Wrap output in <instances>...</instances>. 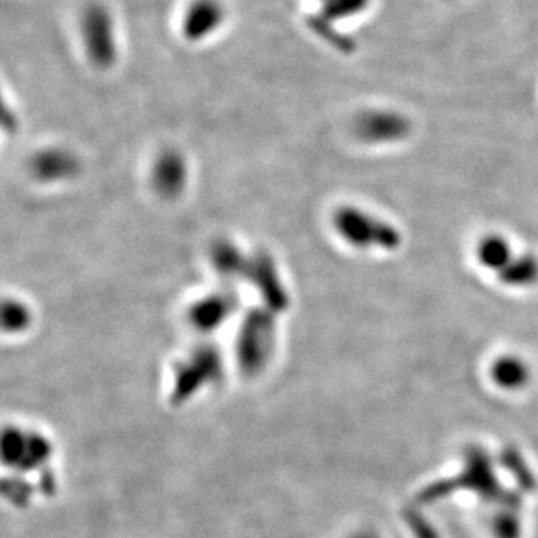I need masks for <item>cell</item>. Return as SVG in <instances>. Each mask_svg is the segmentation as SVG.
Returning <instances> with one entry per match:
<instances>
[{"label": "cell", "instance_id": "cell-14", "mask_svg": "<svg viewBox=\"0 0 538 538\" xmlns=\"http://www.w3.org/2000/svg\"><path fill=\"white\" fill-rule=\"evenodd\" d=\"M366 2L368 0H330L326 6L321 7V16L331 21L343 20L364 9Z\"/></svg>", "mask_w": 538, "mask_h": 538}, {"label": "cell", "instance_id": "cell-13", "mask_svg": "<svg viewBox=\"0 0 538 538\" xmlns=\"http://www.w3.org/2000/svg\"><path fill=\"white\" fill-rule=\"evenodd\" d=\"M34 323V314L20 298H6L2 303V330L4 335H25Z\"/></svg>", "mask_w": 538, "mask_h": 538}, {"label": "cell", "instance_id": "cell-6", "mask_svg": "<svg viewBox=\"0 0 538 538\" xmlns=\"http://www.w3.org/2000/svg\"><path fill=\"white\" fill-rule=\"evenodd\" d=\"M241 300L236 286L223 284L218 290L209 291L190 303L187 309V323L201 340L220 330L236 316Z\"/></svg>", "mask_w": 538, "mask_h": 538}, {"label": "cell", "instance_id": "cell-4", "mask_svg": "<svg viewBox=\"0 0 538 538\" xmlns=\"http://www.w3.org/2000/svg\"><path fill=\"white\" fill-rule=\"evenodd\" d=\"M331 223L343 243L349 244L352 248L391 249L399 243V236L389 223L378 220L370 213L354 206L337 209L333 213Z\"/></svg>", "mask_w": 538, "mask_h": 538}, {"label": "cell", "instance_id": "cell-7", "mask_svg": "<svg viewBox=\"0 0 538 538\" xmlns=\"http://www.w3.org/2000/svg\"><path fill=\"white\" fill-rule=\"evenodd\" d=\"M255 288L256 293L265 309L272 310L276 314H283L290 307V295L284 286L281 272L277 269L274 256L269 251L258 249L251 253V267H249L248 281Z\"/></svg>", "mask_w": 538, "mask_h": 538}, {"label": "cell", "instance_id": "cell-11", "mask_svg": "<svg viewBox=\"0 0 538 538\" xmlns=\"http://www.w3.org/2000/svg\"><path fill=\"white\" fill-rule=\"evenodd\" d=\"M209 262L222 284L236 286L248 281L251 253H246L229 239H218L209 249Z\"/></svg>", "mask_w": 538, "mask_h": 538}, {"label": "cell", "instance_id": "cell-5", "mask_svg": "<svg viewBox=\"0 0 538 538\" xmlns=\"http://www.w3.org/2000/svg\"><path fill=\"white\" fill-rule=\"evenodd\" d=\"M81 39L89 63L98 70L114 67L119 58V42L112 13L100 2L89 4L81 16Z\"/></svg>", "mask_w": 538, "mask_h": 538}, {"label": "cell", "instance_id": "cell-1", "mask_svg": "<svg viewBox=\"0 0 538 538\" xmlns=\"http://www.w3.org/2000/svg\"><path fill=\"white\" fill-rule=\"evenodd\" d=\"M4 476L13 474V505L32 504L58 486L56 444L39 427L14 424L4 429Z\"/></svg>", "mask_w": 538, "mask_h": 538}, {"label": "cell", "instance_id": "cell-8", "mask_svg": "<svg viewBox=\"0 0 538 538\" xmlns=\"http://www.w3.org/2000/svg\"><path fill=\"white\" fill-rule=\"evenodd\" d=\"M190 171L187 157L176 150L166 148L155 157L150 169V183L155 194L164 201H175L182 197L189 185Z\"/></svg>", "mask_w": 538, "mask_h": 538}, {"label": "cell", "instance_id": "cell-12", "mask_svg": "<svg viewBox=\"0 0 538 538\" xmlns=\"http://www.w3.org/2000/svg\"><path fill=\"white\" fill-rule=\"evenodd\" d=\"M354 129L364 143L380 145L394 142L396 138L403 136L404 122L399 115L389 112H368L357 117Z\"/></svg>", "mask_w": 538, "mask_h": 538}, {"label": "cell", "instance_id": "cell-10", "mask_svg": "<svg viewBox=\"0 0 538 538\" xmlns=\"http://www.w3.org/2000/svg\"><path fill=\"white\" fill-rule=\"evenodd\" d=\"M225 21L220 0H194L183 16L182 34L189 42H202L215 35Z\"/></svg>", "mask_w": 538, "mask_h": 538}, {"label": "cell", "instance_id": "cell-3", "mask_svg": "<svg viewBox=\"0 0 538 538\" xmlns=\"http://www.w3.org/2000/svg\"><path fill=\"white\" fill-rule=\"evenodd\" d=\"M276 312L263 305L248 310L241 321L236 338L234 366L241 377H258L277 352Z\"/></svg>", "mask_w": 538, "mask_h": 538}, {"label": "cell", "instance_id": "cell-2", "mask_svg": "<svg viewBox=\"0 0 538 538\" xmlns=\"http://www.w3.org/2000/svg\"><path fill=\"white\" fill-rule=\"evenodd\" d=\"M223 366L225 359L222 352L209 340H201L187 354L173 359L166 370V385H164L169 403L175 406L190 404V397L194 394L196 397L201 396L206 392V389H202V382H208L215 387L216 382L222 377L199 375V373L223 371Z\"/></svg>", "mask_w": 538, "mask_h": 538}, {"label": "cell", "instance_id": "cell-9", "mask_svg": "<svg viewBox=\"0 0 538 538\" xmlns=\"http://www.w3.org/2000/svg\"><path fill=\"white\" fill-rule=\"evenodd\" d=\"M81 168L79 157L63 147L42 148L30 159V173L46 185L70 182L81 173Z\"/></svg>", "mask_w": 538, "mask_h": 538}]
</instances>
